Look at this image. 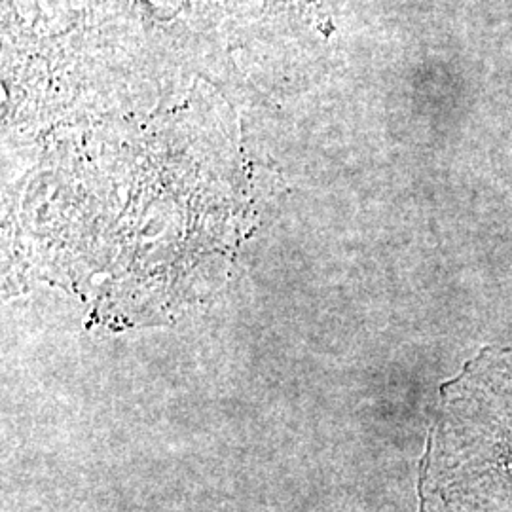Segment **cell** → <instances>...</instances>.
<instances>
[{"label":"cell","mask_w":512,"mask_h":512,"mask_svg":"<svg viewBox=\"0 0 512 512\" xmlns=\"http://www.w3.org/2000/svg\"><path fill=\"white\" fill-rule=\"evenodd\" d=\"M421 494L427 512H512V348L482 349L442 385Z\"/></svg>","instance_id":"cell-1"}]
</instances>
